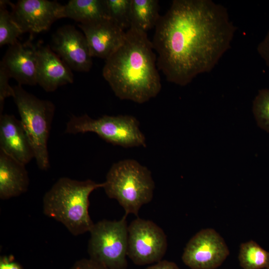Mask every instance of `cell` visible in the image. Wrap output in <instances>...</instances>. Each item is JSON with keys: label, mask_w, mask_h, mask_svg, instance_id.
Returning <instances> with one entry per match:
<instances>
[{"label": "cell", "mask_w": 269, "mask_h": 269, "mask_svg": "<svg viewBox=\"0 0 269 269\" xmlns=\"http://www.w3.org/2000/svg\"><path fill=\"white\" fill-rule=\"evenodd\" d=\"M103 183L106 195L118 202L127 216H137L140 208L153 198L155 183L150 171L133 159L113 163Z\"/></svg>", "instance_id": "4"}, {"label": "cell", "mask_w": 269, "mask_h": 269, "mask_svg": "<svg viewBox=\"0 0 269 269\" xmlns=\"http://www.w3.org/2000/svg\"><path fill=\"white\" fill-rule=\"evenodd\" d=\"M70 269H108L102 264L91 259H82L74 263Z\"/></svg>", "instance_id": "24"}, {"label": "cell", "mask_w": 269, "mask_h": 269, "mask_svg": "<svg viewBox=\"0 0 269 269\" xmlns=\"http://www.w3.org/2000/svg\"><path fill=\"white\" fill-rule=\"evenodd\" d=\"M238 260L243 269L269 268V252L253 240L241 244Z\"/></svg>", "instance_id": "19"}, {"label": "cell", "mask_w": 269, "mask_h": 269, "mask_svg": "<svg viewBox=\"0 0 269 269\" xmlns=\"http://www.w3.org/2000/svg\"><path fill=\"white\" fill-rule=\"evenodd\" d=\"M128 226L126 215L118 221L94 223L89 232V258L108 269H127Z\"/></svg>", "instance_id": "7"}, {"label": "cell", "mask_w": 269, "mask_h": 269, "mask_svg": "<svg viewBox=\"0 0 269 269\" xmlns=\"http://www.w3.org/2000/svg\"><path fill=\"white\" fill-rule=\"evenodd\" d=\"M157 0H131V27L147 32L155 27L160 15Z\"/></svg>", "instance_id": "18"}, {"label": "cell", "mask_w": 269, "mask_h": 269, "mask_svg": "<svg viewBox=\"0 0 269 269\" xmlns=\"http://www.w3.org/2000/svg\"><path fill=\"white\" fill-rule=\"evenodd\" d=\"M65 132L72 134L94 133L107 142L125 148L146 146L138 121L131 115H104L98 119L87 114L73 115L66 124Z\"/></svg>", "instance_id": "6"}, {"label": "cell", "mask_w": 269, "mask_h": 269, "mask_svg": "<svg viewBox=\"0 0 269 269\" xmlns=\"http://www.w3.org/2000/svg\"><path fill=\"white\" fill-rule=\"evenodd\" d=\"M230 254L224 239L214 229H204L188 242L182 255L184 264L191 269H216Z\"/></svg>", "instance_id": "9"}, {"label": "cell", "mask_w": 269, "mask_h": 269, "mask_svg": "<svg viewBox=\"0 0 269 269\" xmlns=\"http://www.w3.org/2000/svg\"><path fill=\"white\" fill-rule=\"evenodd\" d=\"M155 27L158 69L181 86L215 67L236 30L226 8L211 0H173Z\"/></svg>", "instance_id": "1"}, {"label": "cell", "mask_w": 269, "mask_h": 269, "mask_svg": "<svg viewBox=\"0 0 269 269\" xmlns=\"http://www.w3.org/2000/svg\"><path fill=\"white\" fill-rule=\"evenodd\" d=\"M7 1L0 2V46L12 45L23 33L13 20L11 13L6 9Z\"/></svg>", "instance_id": "20"}, {"label": "cell", "mask_w": 269, "mask_h": 269, "mask_svg": "<svg viewBox=\"0 0 269 269\" xmlns=\"http://www.w3.org/2000/svg\"><path fill=\"white\" fill-rule=\"evenodd\" d=\"M29 178L25 165L0 150V198L7 200L26 192Z\"/></svg>", "instance_id": "16"}, {"label": "cell", "mask_w": 269, "mask_h": 269, "mask_svg": "<svg viewBox=\"0 0 269 269\" xmlns=\"http://www.w3.org/2000/svg\"><path fill=\"white\" fill-rule=\"evenodd\" d=\"M64 14L79 24L110 19L105 0H71L64 5Z\"/></svg>", "instance_id": "17"}, {"label": "cell", "mask_w": 269, "mask_h": 269, "mask_svg": "<svg viewBox=\"0 0 269 269\" xmlns=\"http://www.w3.org/2000/svg\"><path fill=\"white\" fill-rule=\"evenodd\" d=\"M14 101L20 122L34 154L38 167L47 170L50 167L47 143L55 113V106L41 100L18 85L13 87Z\"/></svg>", "instance_id": "5"}, {"label": "cell", "mask_w": 269, "mask_h": 269, "mask_svg": "<svg viewBox=\"0 0 269 269\" xmlns=\"http://www.w3.org/2000/svg\"><path fill=\"white\" fill-rule=\"evenodd\" d=\"M10 77L4 69L0 66V115L2 114L4 100L9 97H13V87L8 83Z\"/></svg>", "instance_id": "23"}, {"label": "cell", "mask_w": 269, "mask_h": 269, "mask_svg": "<svg viewBox=\"0 0 269 269\" xmlns=\"http://www.w3.org/2000/svg\"><path fill=\"white\" fill-rule=\"evenodd\" d=\"M147 33L131 27L122 45L105 60L103 76L121 100L142 104L161 88L157 57Z\"/></svg>", "instance_id": "2"}, {"label": "cell", "mask_w": 269, "mask_h": 269, "mask_svg": "<svg viewBox=\"0 0 269 269\" xmlns=\"http://www.w3.org/2000/svg\"><path fill=\"white\" fill-rule=\"evenodd\" d=\"M103 186V182L90 179L61 177L44 194L43 213L63 224L74 236L89 232L94 224L89 213V196Z\"/></svg>", "instance_id": "3"}, {"label": "cell", "mask_w": 269, "mask_h": 269, "mask_svg": "<svg viewBox=\"0 0 269 269\" xmlns=\"http://www.w3.org/2000/svg\"><path fill=\"white\" fill-rule=\"evenodd\" d=\"M37 46L30 42L18 41L9 46L0 66L18 85L33 86L37 84Z\"/></svg>", "instance_id": "13"}, {"label": "cell", "mask_w": 269, "mask_h": 269, "mask_svg": "<svg viewBox=\"0 0 269 269\" xmlns=\"http://www.w3.org/2000/svg\"><path fill=\"white\" fill-rule=\"evenodd\" d=\"M253 112L258 126L269 133V89L259 90L253 101Z\"/></svg>", "instance_id": "22"}, {"label": "cell", "mask_w": 269, "mask_h": 269, "mask_svg": "<svg viewBox=\"0 0 269 269\" xmlns=\"http://www.w3.org/2000/svg\"><path fill=\"white\" fill-rule=\"evenodd\" d=\"M86 38L92 57L106 60L123 43L126 31L110 19L78 24Z\"/></svg>", "instance_id": "12"}, {"label": "cell", "mask_w": 269, "mask_h": 269, "mask_svg": "<svg viewBox=\"0 0 269 269\" xmlns=\"http://www.w3.org/2000/svg\"><path fill=\"white\" fill-rule=\"evenodd\" d=\"M269 269V268H267V269Z\"/></svg>", "instance_id": "28"}, {"label": "cell", "mask_w": 269, "mask_h": 269, "mask_svg": "<svg viewBox=\"0 0 269 269\" xmlns=\"http://www.w3.org/2000/svg\"><path fill=\"white\" fill-rule=\"evenodd\" d=\"M145 269H180L174 262L161 260L147 267Z\"/></svg>", "instance_id": "27"}, {"label": "cell", "mask_w": 269, "mask_h": 269, "mask_svg": "<svg viewBox=\"0 0 269 269\" xmlns=\"http://www.w3.org/2000/svg\"><path fill=\"white\" fill-rule=\"evenodd\" d=\"M36 81L46 92L73 82L70 67L48 46L38 45Z\"/></svg>", "instance_id": "14"}, {"label": "cell", "mask_w": 269, "mask_h": 269, "mask_svg": "<svg viewBox=\"0 0 269 269\" xmlns=\"http://www.w3.org/2000/svg\"><path fill=\"white\" fill-rule=\"evenodd\" d=\"M51 49L70 67L76 71L88 72L92 66L86 38L74 26L66 25L53 34Z\"/></svg>", "instance_id": "11"}, {"label": "cell", "mask_w": 269, "mask_h": 269, "mask_svg": "<svg viewBox=\"0 0 269 269\" xmlns=\"http://www.w3.org/2000/svg\"><path fill=\"white\" fill-rule=\"evenodd\" d=\"M257 51L266 65L269 67V29L264 39L258 44Z\"/></svg>", "instance_id": "25"}, {"label": "cell", "mask_w": 269, "mask_h": 269, "mask_svg": "<svg viewBox=\"0 0 269 269\" xmlns=\"http://www.w3.org/2000/svg\"><path fill=\"white\" fill-rule=\"evenodd\" d=\"M10 4L12 17L23 33L46 31L54 21L64 18V5L56 1L19 0Z\"/></svg>", "instance_id": "10"}, {"label": "cell", "mask_w": 269, "mask_h": 269, "mask_svg": "<svg viewBox=\"0 0 269 269\" xmlns=\"http://www.w3.org/2000/svg\"><path fill=\"white\" fill-rule=\"evenodd\" d=\"M167 247L163 230L152 221L137 217L128 226V257L144 266L162 260Z\"/></svg>", "instance_id": "8"}, {"label": "cell", "mask_w": 269, "mask_h": 269, "mask_svg": "<svg viewBox=\"0 0 269 269\" xmlns=\"http://www.w3.org/2000/svg\"><path fill=\"white\" fill-rule=\"evenodd\" d=\"M0 150L25 165L34 158L21 122L12 115H0Z\"/></svg>", "instance_id": "15"}, {"label": "cell", "mask_w": 269, "mask_h": 269, "mask_svg": "<svg viewBox=\"0 0 269 269\" xmlns=\"http://www.w3.org/2000/svg\"><path fill=\"white\" fill-rule=\"evenodd\" d=\"M0 269H23V268L10 257L1 256L0 258Z\"/></svg>", "instance_id": "26"}, {"label": "cell", "mask_w": 269, "mask_h": 269, "mask_svg": "<svg viewBox=\"0 0 269 269\" xmlns=\"http://www.w3.org/2000/svg\"><path fill=\"white\" fill-rule=\"evenodd\" d=\"M109 19L127 31L131 27V0H105Z\"/></svg>", "instance_id": "21"}]
</instances>
